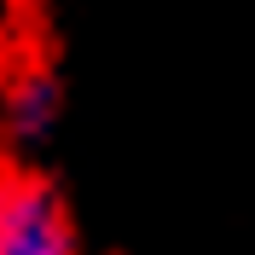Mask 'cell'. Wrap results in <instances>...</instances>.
Segmentation results:
<instances>
[{
  "instance_id": "obj_1",
  "label": "cell",
  "mask_w": 255,
  "mask_h": 255,
  "mask_svg": "<svg viewBox=\"0 0 255 255\" xmlns=\"http://www.w3.org/2000/svg\"><path fill=\"white\" fill-rule=\"evenodd\" d=\"M0 255H81L70 209L35 174H0Z\"/></svg>"
},
{
  "instance_id": "obj_2",
  "label": "cell",
  "mask_w": 255,
  "mask_h": 255,
  "mask_svg": "<svg viewBox=\"0 0 255 255\" xmlns=\"http://www.w3.org/2000/svg\"><path fill=\"white\" fill-rule=\"evenodd\" d=\"M58 111H64V93L52 76H41V70L12 76L6 93H0V133L12 145H41L58 128Z\"/></svg>"
}]
</instances>
